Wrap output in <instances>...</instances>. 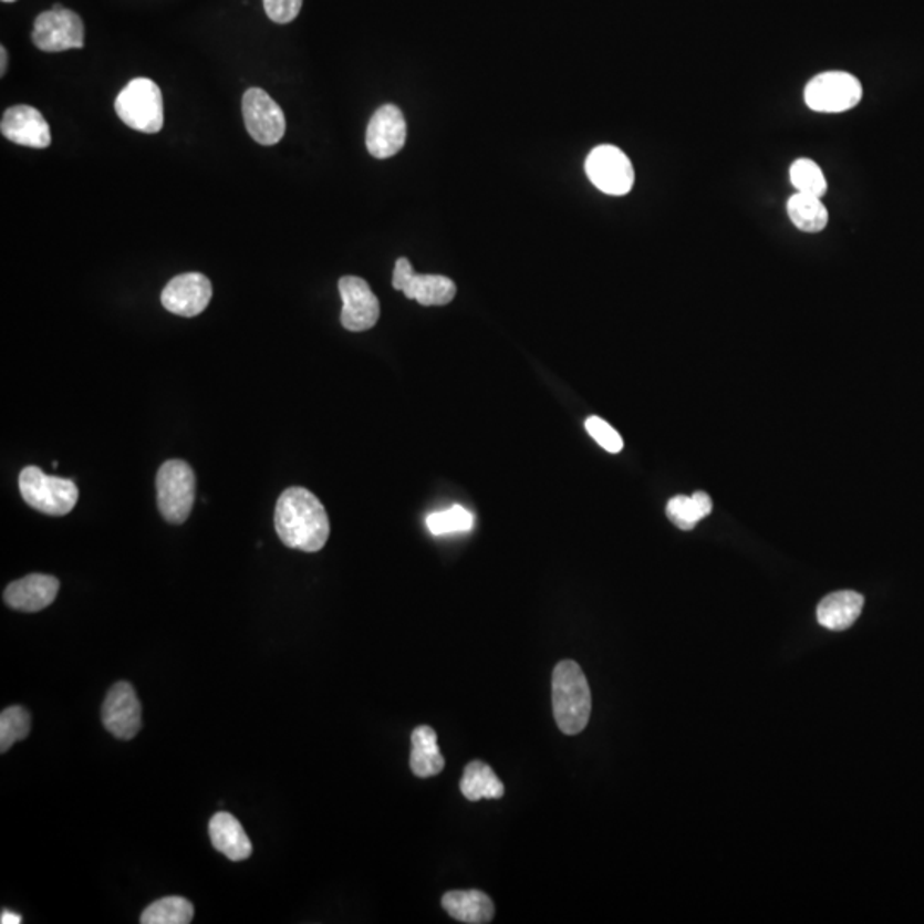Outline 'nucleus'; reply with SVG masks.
I'll use <instances>...</instances> for the list:
<instances>
[{
  "mask_svg": "<svg viewBox=\"0 0 924 924\" xmlns=\"http://www.w3.org/2000/svg\"><path fill=\"white\" fill-rule=\"evenodd\" d=\"M276 532L288 548L294 550H322L328 543L329 526L328 512L312 491L307 488L291 487L281 494L276 503Z\"/></svg>",
  "mask_w": 924,
  "mask_h": 924,
  "instance_id": "f257e3e1",
  "label": "nucleus"
},
{
  "mask_svg": "<svg viewBox=\"0 0 924 924\" xmlns=\"http://www.w3.org/2000/svg\"><path fill=\"white\" fill-rule=\"evenodd\" d=\"M551 700L560 731L569 736L584 731L593 710V698L588 678L575 661L565 660L554 666Z\"/></svg>",
  "mask_w": 924,
  "mask_h": 924,
  "instance_id": "f03ea898",
  "label": "nucleus"
},
{
  "mask_svg": "<svg viewBox=\"0 0 924 924\" xmlns=\"http://www.w3.org/2000/svg\"><path fill=\"white\" fill-rule=\"evenodd\" d=\"M158 509L166 522L184 525L196 502V475L185 460H166L156 476Z\"/></svg>",
  "mask_w": 924,
  "mask_h": 924,
  "instance_id": "7ed1b4c3",
  "label": "nucleus"
},
{
  "mask_svg": "<svg viewBox=\"0 0 924 924\" xmlns=\"http://www.w3.org/2000/svg\"><path fill=\"white\" fill-rule=\"evenodd\" d=\"M115 112L134 131L156 134L163 128L162 90L155 81L137 77L131 81L115 100Z\"/></svg>",
  "mask_w": 924,
  "mask_h": 924,
  "instance_id": "20e7f679",
  "label": "nucleus"
},
{
  "mask_svg": "<svg viewBox=\"0 0 924 924\" xmlns=\"http://www.w3.org/2000/svg\"><path fill=\"white\" fill-rule=\"evenodd\" d=\"M20 490L31 509L46 516H65L76 507L80 498L72 479L45 475L37 466H28L21 471Z\"/></svg>",
  "mask_w": 924,
  "mask_h": 924,
  "instance_id": "39448f33",
  "label": "nucleus"
},
{
  "mask_svg": "<svg viewBox=\"0 0 924 924\" xmlns=\"http://www.w3.org/2000/svg\"><path fill=\"white\" fill-rule=\"evenodd\" d=\"M863 98L860 81L849 72L830 71L813 77L804 87V102L822 114H841Z\"/></svg>",
  "mask_w": 924,
  "mask_h": 924,
  "instance_id": "423d86ee",
  "label": "nucleus"
},
{
  "mask_svg": "<svg viewBox=\"0 0 924 924\" xmlns=\"http://www.w3.org/2000/svg\"><path fill=\"white\" fill-rule=\"evenodd\" d=\"M585 174L608 196H625L634 187L635 174L631 159L622 149L610 144L594 147L585 159Z\"/></svg>",
  "mask_w": 924,
  "mask_h": 924,
  "instance_id": "0eeeda50",
  "label": "nucleus"
},
{
  "mask_svg": "<svg viewBox=\"0 0 924 924\" xmlns=\"http://www.w3.org/2000/svg\"><path fill=\"white\" fill-rule=\"evenodd\" d=\"M31 39H33L34 46L42 52L55 53L83 49V20L76 12L58 4L52 11L42 12L34 20Z\"/></svg>",
  "mask_w": 924,
  "mask_h": 924,
  "instance_id": "6e6552de",
  "label": "nucleus"
},
{
  "mask_svg": "<svg viewBox=\"0 0 924 924\" xmlns=\"http://www.w3.org/2000/svg\"><path fill=\"white\" fill-rule=\"evenodd\" d=\"M243 121L256 143L274 146L287 133L283 110L261 87H250L242 100Z\"/></svg>",
  "mask_w": 924,
  "mask_h": 924,
  "instance_id": "1a4fd4ad",
  "label": "nucleus"
},
{
  "mask_svg": "<svg viewBox=\"0 0 924 924\" xmlns=\"http://www.w3.org/2000/svg\"><path fill=\"white\" fill-rule=\"evenodd\" d=\"M393 287L403 291L406 299L416 300L423 307H442L453 302L456 284L440 274H416L406 257L397 259Z\"/></svg>",
  "mask_w": 924,
  "mask_h": 924,
  "instance_id": "9d476101",
  "label": "nucleus"
},
{
  "mask_svg": "<svg viewBox=\"0 0 924 924\" xmlns=\"http://www.w3.org/2000/svg\"><path fill=\"white\" fill-rule=\"evenodd\" d=\"M102 720L106 731L118 739H133L143 726V707L133 685L115 683L110 688L102 707Z\"/></svg>",
  "mask_w": 924,
  "mask_h": 924,
  "instance_id": "9b49d317",
  "label": "nucleus"
},
{
  "mask_svg": "<svg viewBox=\"0 0 924 924\" xmlns=\"http://www.w3.org/2000/svg\"><path fill=\"white\" fill-rule=\"evenodd\" d=\"M340 293L343 299L341 324L351 332H363L374 328L381 318V303L362 278L344 276L340 280Z\"/></svg>",
  "mask_w": 924,
  "mask_h": 924,
  "instance_id": "f8f14e48",
  "label": "nucleus"
},
{
  "mask_svg": "<svg viewBox=\"0 0 924 924\" xmlns=\"http://www.w3.org/2000/svg\"><path fill=\"white\" fill-rule=\"evenodd\" d=\"M212 299L211 281L200 272H185L166 284L162 303L168 312L181 318H196L208 309Z\"/></svg>",
  "mask_w": 924,
  "mask_h": 924,
  "instance_id": "ddd939ff",
  "label": "nucleus"
},
{
  "mask_svg": "<svg viewBox=\"0 0 924 924\" xmlns=\"http://www.w3.org/2000/svg\"><path fill=\"white\" fill-rule=\"evenodd\" d=\"M408 125L396 105H384L375 112L366 128V147L374 158H393L403 149Z\"/></svg>",
  "mask_w": 924,
  "mask_h": 924,
  "instance_id": "4468645a",
  "label": "nucleus"
},
{
  "mask_svg": "<svg viewBox=\"0 0 924 924\" xmlns=\"http://www.w3.org/2000/svg\"><path fill=\"white\" fill-rule=\"evenodd\" d=\"M0 131L6 139L34 149H45L52 143L45 117L30 105H15L6 110Z\"/></svg>",
  "mask_w": 924,
  "mask_h": 924,
  "instance_id": "2eb2a0df",
  "label": "nucleus"
},
{
  "mask_svg": "<svg viewBox=\"0 0 924 924\" xmlns=\"http://www.w3.org/2000/svg\"><path fill=\"white\" fill-rule=\"evenodd\" d=\"M61 582L52 575L31 574L20 581L11 582L6 588L4 601L18 612L37 613L55 601Z\"/></svg>",
  "mask_w": 924,
  "mask_h": 924,
  "instance_id": "dca6fc26",
  "label": "nucleus"
},
{
  "mask_svg": "<svg viewBox=\"0 0 924 924\" xmlns=\"http://www.w3.org/2000/svg\"><path fill=\"white\" fill-rule=\"evenodd\" d=\"M209 838L216 851L228 860L243 861L252 854V842L247 838L242 823L228 811H218L209 822Z\"/></svg>",
  "mask_w": 924,
  "mask_h": 924,
  "instance_id": "f3484780",
  "label": "nucleus"
},
{
  "mask_svg": "<svg viewBox=\"0 0 924 924\" xmlns=\"http://www.w3.org/2000/svg\"><path fill=\"white\" fill-rule=\"evenodd\" d=\"M864 598L854 591H839L820 601L817 620L829 631H848L863 612Z\"/></svg>",
  "mask_w": 924,
  "mask_h": 924,
  "instance_id": "a211bd4d",
  "label": "nucleus"
},
{
  "mask_svg": "<svg viewBox=\"0 0 924 924\" xmlns=\"http://www.w3.org/2000/svg\"><path fill=\"white\" fill-rule=\"evenodd\" d=\"M442 905L450 917L466 924H487L494 921L495 905L481 891H453L442 897Z\"/></svg>",
  "mask_w": 924,
  "mask_h": 924,
  "instance_id": "6ab92c4d",
  "label": "nucleus"
},
{
  "mask_svg": "<svg viewBox=\"0 0 924 924\" xmlns=\"http://www.w3.org/2000/svg\"><path fill=\"white\" fill-rule=\"evenodd\" d=\"M409 767L416 778H434L446 767V760L437 744V733L430 726H418L412 735Z\"/></svg>",
  "mask_w": 924,
  "mask_h": 924,
  "instance_id": "aec40b11",
  "label": "nucleus"
},
{
  "mask_svg": "<svg viewBox=\"0 0 924 924\" xmlns=\"http://www.w3.org/2000/svg\"><path fill=\"white\" fill-rule=\"evenodd\" d=\"M460 792L469 801H479L484 798L500 800L506 788L488 764L475 760L466 766L463 779H460Z\"/></svg>",
  "mask_w": 924,
  "mask_h": 924,
  "instance_id": "412c9836",
  "label": "nucleus"
},
{
  "mask_svg": "<svg viewBox=\"0 0 924 924\" xmlns=\"http://www.w3.org/2000/svg\"><path fill=\"white\" fill-rule=\"evenodd\" d=\"M710 512H713V500L704 491H695L691 497L676 495L666 506L669 521L683 531H692Z\"/></svg>",
  "mask_w": 924,
  "mask_h": 924,
  "instance_id": "4be33fe9",
  "label": "nucleus"
},
{
  "mask_svg": "<svg viewBox=\"0 0 924 924\" xmlns=\"http://www.w3.org/2000/svg\"><path fill=\"white\" fill-rule=\"evenodd\" d=\"M788 216L791 224L804 233H819L829 224V211L819 197L795 194L788 200Z\"/></svg>",
  "mask_w": 924,
  "mask_h": 924,
  "instance_id": "5701e85b",
  "label": "nucleus"
},
{
  "mask_svg": "<svg viewBox=\"0 0 924 924\" xmlns=\"http://www.w3.org/2000/svg\"><path fill=\"white\" fill-rule=\"evenodd\" d=\"M194 905L184 897H165L153 902L141 916L143 924H189Z\"/></svg>",
  "mask_w": 924,
  "mask_h": 924,
  "instance_id": "b1692460",
  "label": "nucleus"
},
{
  "mask_svg": "<svg viewBox=\"0 0 924 924\" xmlns=\"http://www.w3.org/2000/svg\"><path fill=\"white\" fill-rule=\"evenodd\" d=\"M792 185L798 193L807 196L822 197L827 193V180L823 177L822 168L816 162L808 158H800L792 163L789 170Z\"/></svg>",
  "mask_w": 924,
  "mask_h": 924,
  "instance_id": "393cba45",
  "label": "nucleus"
},
{
  "mask_svg": "<svg viewBox=\"0 0 924 924\" xmlns=\"http://www.w3.org/2000/svg\"><path fill=\"white\" fill-rule=\"evenodd\" d=\"M31 717L23 707H8L0 714V751L6 754L15 741L30 735Z\"/></svg>",
  "mask_w": 924,
  "mask_h": 924,
  "instance_id": "a878e982",
  "label": "nucleus"
},
{
  "mask_svg": "<svg viewBox=\"0 0 924 924\" xmlns=\"http://www.w3.org/2000/svg\"><path fill=\"white\" fill-rule=\"evenodd\" d=\"M427 526L435 536L468 532L475 526V517L465 507L454 506L449 510L430 513L427 517Z\"/></svg>",
  "mask_w": 924,
  "mask_h": 924,
  "instance_id": "bb28decb",
  "label": "nucleus"
},
{
  "mask_svg": "<svg viewBox=\"0 0 924 924\" xmlns=\"http://www.w3.org/2000/svg\"><path fill=\"white\" fill-rule=\"evenodd\" d=\"M585 430H588V434L591 435V437H593L604 450H608V453H622L623 440L622 437H620L619 432H616L610 423L600 418V416H589V418L585 419Z\"/></svg>",
  "mask_w": 924,
  "mask_h": 924,
  "instance_id": "cd10ccee",
  "label": "nucleus"
},
{
  "mask_svg": "<svg viewBox=\"0 0 924 924\" xmlns=\"http://www.w3.org/2000/svg\"><path fill=\"white\" fill-rule=\"evenodd\" d=\"M302 4L303 0H264V11L274 23L288 24L297 20Z\"/></svg>",
  "mask_w": 924,
  "mask_h": 924,
  "instance_id": "c85d7f7f",
  "label": "nucleus"
},
{
  "mask_svg": "<svg viewBox=\"0 0 924 924\" xmlns=\"http://www.w3.org/2000/svg\"><path fill=\"white\" fill-rule=\"evenodd\" d=\"M0 923L20 924L23 923V917H21L20 914L11 913V911H2V916H0Z\"/></svg>",
  "mask_w": 924,
  "mask_h": 924,
  "instance_id": "c756f323",
  "label": "nucleus"
},
{
  "mask_svg": "<svg viewBox=\"0 0 924 924\" xmlns=\"http://www.w3.org/2000/svg\"><path fill=\"white\" fill-rule=\"evenodd\" d=\"M0 58H2L0 59L2 61L0 62V74L4 76L6 69H8V50H6V46H0Z\"/></svg>",
  "mask_w": 924,
  "mask_h": 924,
  "instance_id": "7c9ffc66",
  "label": "nucleus"
},
{
  "mask_svg": "<svg viewBox=\"0 0 924 924\" xmlns=\"http://www.w3.org/2000/svg\"><path fill=\"white\" fill-rule=\"evenodd\" d=\"M2 2H15V0H2Z\"/></svg>",
  "mask_w": 924,
  "mask_h": 924,
  "instance_id": "2f4dec72",
  "label": "nucleus"
}]
</instances>
